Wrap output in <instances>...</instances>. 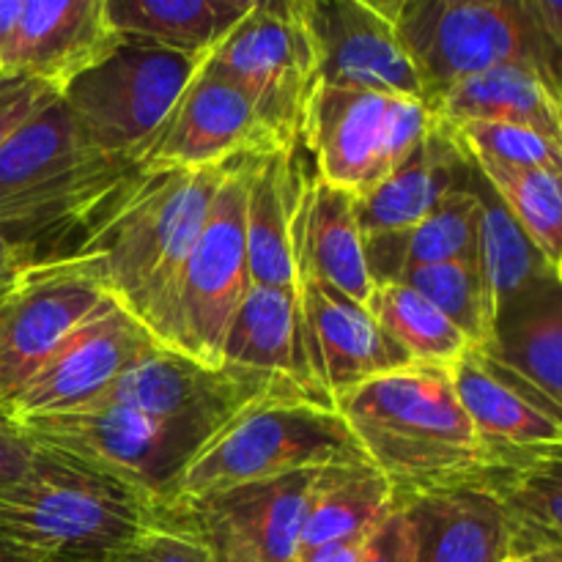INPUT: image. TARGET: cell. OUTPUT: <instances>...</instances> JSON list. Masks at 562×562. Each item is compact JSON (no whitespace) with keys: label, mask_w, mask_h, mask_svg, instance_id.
<instances>
[{"label":"cell","mask_w":562,"mask_h":562,"mask_svg":"<svg viewBox=\"0 0 562 562\" xmlns=\"http://www.w3.org/2000/svg\"><path fill=\"white\" fill-rule=\"evenodd\" d=\"M335 409L395 503L459 486L497 492L521 461L483 442L445 366L409 362L379 373L335 398Z\"/></svg>","instance_id":"6da1fadb"},{"label":"cell","mask_w":562,"mask_h":562,"mask_svg":"<svg viewBox=\"0 0 562 562\" xmlns=\"http://www.w3.org/2000/svg\"><path fill=\"white\" fill-rule=\"evenodd\" d=\"M225 168L135 173L99 209L91 236L66 256L91 261L104 294L170 349L181 278Z\"/></svg>","instance_id":"7a4b0ae2"},{"label":"cell","mask_w":562,"mask_h":562,"mask_svg":"<svg viewBox=\"0 0 562 562\" xmlns=\"http://www.w3.org/2000/svg\"><path fill=\"white\" fill-rule=\"evenodd\" d=\"M162 514L126 483L42 448L31 475L0 488V541L47 562L115 560Z\"/></svg>","instance_id":"3957f363"},{"label":"cell","mask_w":562,"mask_h":562,"mask_svg":"<svg viewBox=\"0 0 562 562\" xmlns=\"http://www.w3.org/2000/svg\"><path fill=\"white\" fill-rule=\"evenodd\" d=\"M135 170L99 151L58 99L0 148V231L36 261L38 234L93 217Z\"/></svg>","instance_id":"277c9868"},{"label":"cell","mask_w":562,"mask_h":562,"mask_svg":"<svg viewBox=\"0 0 562 562\" xmlns=\"http://www.w3.org/2000/svg\"><path fill=\"white\" fill-rule=\"evenodd\" d=\"M368 464L335 406L294 401L245 412L203 442L165 497V510L291 472Z\"/></svg>","instance_id":"5b68a950"},{"label":"cell","mask_w":562,"mask_h":562,"mask_svg":"<svg viewBox=\"0 0 562 562\" xmlns=\"http://www.w3.org/2000/svg\"><path fill=\"white\" fill-rule=\"evenodd\" d=\"M387 11L420 71L426 102L499 66L538 71L560 93L562 58L527 0H387Z\"/></svg>","instance_id":"8992f818"},{"label":"cell","mask_w":562,"mask_h":562,"mask_svg":"<svg viewBox=\"0 0 562 562\" xmlns=\"http://www.w3.org/2000/svg\"><path fill=\"white\" fill-rule=\"evenodd\" d=\"M206 60L119 42L60 91V102L99 151L137 165Z\"/></svg>","instance_id":"52a82bcc"},{"label":"cell","mask_w":562,"mask_h":562,"mask_svg":"<svg viewBox=\"0 0 562 562\" xmlns=\"http://www.w3.org/2000/svg\"><path fill=\"white\" fill-rule=\"evenodd\" d=\"M294 401L335 406L311 384L283 373L252 371L228 362L203 366L179 351L157 349L86 406H124L154 420L195 426L212 439L228 423L256 406L294 404Z\"/></svg>","instance_id":"ba28073f"},{"label":"cell","mask_w":562,"mask_h":562,"mask_svg":"<svg viewBox=\"0 0 562 562\" xmlns=\"http://www.w3.org/2000/svg\"><path fill=\"white\" fill-rule=\"evenodd\" d=\"M431 126V108L420 99L318 82L305 108L300 143L318 179L362 198L420 146Z\"/></svg>","instance_id":"9c48e42d"},{"label":"cell","mask_w":562,"mask_h":562,"mask_svg":"<svg viewBox=\"0 0 562 562\" xmlns=\"http://www.w3.org/2000/svg\"><path fill=\"white\" fill-rule=\"evenodd\" d=\"M206 66L247 93L278 151H296L318 86V60L302 0H256Z\"/></svg>","instance_id":"30bf717a"},{"label":"cell","mask_w":562,"mask_h":562,"mask_svg":"<svg viewBox=\"0 0 562 562\" xmlns=\"http://www.w3.org/2000/svg\"><path fill=\"white\" fill-rule=\"evenodd\" d=\"M33 445L115 477L165 508L170 486L206 434L124 406H82L60 415L11 423Z\"/></svg>","instance_id":"8fae6325"},{"label":"cell","mask_w":562,"mask_h":562,"mask_svg":"<svg viewBox=\"0 0 562 562\" xmlns=\"http://www.w3.org/2000/svg\"><path fill=\"white\" fill-rule=\"evenodd\" d=\"M250 159L225 170L181 278L170 351L203 366H223L225 335L250 289L245 236Z\"/></svg>","instance_id":"7c38bea8"},{"label":"cell","mask_w":562,"mask_h":562,"mask_svg":"<svg viewBox=\"0 0 562 562\" xmlns=\"http://www.w3.org/2000/svg\"><path fill=\"white\" fill-rule=\"evenodd\" d=\"M104 302L110 296L88 258L27 263L14 294L0 305V409Z\"/></svg>","instance_id":"4fadbf2b"},{"label":"cell","mask_w":562,"mask_h":562,"mask_svg":"<svg viewBox=\"0 0 562 562\" xmlns=\"http://www.w3.org/2000/svg\"><path fill=\"white\" fill-rule=\"evenodd\" d=\"M157 349L165 346L132 313L104 302L16 390L0 417L20 423L80 409Z\"/></svg>","instance_id":"5bb4252c"},{"label":"cell","mask_w":562,"mask_h":562,"mask_svg":"<svg viewBox=\"0 0 562 562\" xmlns=\"http://www.w3.org/2000/svg\"><path fill=\"white\" fill-rule=\"evenodd\" d=\"M322 472L305 470L245 483L190 499L165 514L201 532L223 560L294 562Z\"/></svg>","instance_id":"9a60e30c"},{"label":"cell","mask_w":562,"mask_h":562,"mask_svg":"<svg viewBox=\"0 0 562 562\" xmlns=\"http://www.w3.org/2000/svg\"><path fill=\"white\" fill-rule=\"evenodd\" d=\"M318 60V82L420 99V80L387 11V0H302Z\"/></svg>","instance_id":"2e32d148"},{"label":"cell","mask_w":562,"mask_h":562,"mask_svg":"<svg viewBox=\"0 0 562 562\" xmlns=\"http://www.w3.org/2000/svg\"><path fill=\"white\" fill-rule=\"evenodd\" d=\"M272 151L278 148L247 93L203 64L135 168L140 173L214 170Z\"/></svg>","instance_id":"e0dca14e"},{"label":"cell","mask_w":562,"mask_h":562,"mask_svg":"<svg viewBox=\"0 0 562 562\" xmlns=\"http://www.w3.org/2000/svg\"><path fill=\"white\" fill-rule=\"evenodd\" d=\"M296 294L307 373L333 404L357 384L409 366L362 302L313 278L296 280Z\"/></svg>","instance_id":"ac0fdd59"},{"label":"cell","mask_w":562,"mask_h":562,"mask_svg":"<svg viewBox=\"0 0 562 562\" xmlns=\"http://www.w3.org/2000/svg\"><path fill=\"white\" fill-rule=\"evenodd\" d=\"M104 0H25L0 75H27L64 91L119 44Z\"/></svg>","instance_id":"d6986e66"},{"label":"cell","mask_w":562,"mask_h":562,"mask_svg":"<svg viewBox=\"0 0 562 562\" xmlns=\"http://www.w3.org/2000/svg\"><path fill=\"white\" fill-rule=\"evenodd\" d=\"M450 373L461 406L488 448L510 459L562 448V412L525 379L475 349Z\"/></svg>","instance_id":"ffe728a7"},{"label":"cell","mask_w":562,"mask_h":562,"mask_svg":"<svg viewBox=\"0 0 562 562\" xmlns=\"http://www.w3.org/2000/svg\"><path fill=\"white\" fill-rule=\"evenodd\" d=\"M395 505L412 525L415 562L514 560V516L494 488H439Z\"/></svg>","instance_id":"44dd1931"},{"label":"cell","mask_w":562,"mask_h":562,"mask_svg":"<svg viewBox=\"0 0 562 562\" xmlns=\"http://www.w3.org/2000/svg\"><path fill=\"white\" fill-rule=\"evenodd\" d=\"M296 280L313 278L366 305L373 291L357 198L316 173H300L291 225Z\"/></svg>","instance_id":"7402d4cb"},{"label":"cell","mask_w":562,"mask_h":562,"mask_svg":"<svg viewBox=\"0 0 562 562\" xmlns=\"http://www.w3.org/2000/svg\"><path fill=\"white\" fill-rule=\"evenodd\" d=\"M472 162L448 124L437 121L420 146L368 195L357 198L362 236L393 234L426 220L445 198L464 187Z\"/></svg>","instance_id":"603a6c76"},{"label":"cell","mask_w":562,"mask_h":562,"mask_svg":"<svg viewBox=\"0 0 562 562\" xmlns=\"http://www.w3.org/2000/svg\"><path fill=\"white\" fill-rule=\"evenodd\" d=\"M437 121L461 124H514L562 143V102L547 77L525 66H499L464 77L428 99Z\"/></svg>","instance_id":"cb8c5ba5"},{"label":"cell","mask_w":562,"mask_h":562,"mask_svg":"<svg viewBox=\"0 0 562 562\" xmlns=\"http://www.w3.org/2000/svg\"><path fill=\"white\" fill-rule=\"evenodd\" d=\"M481 234V198L475 187V168L470 181L450 192L442 206L412 228L368 236L366 261L373 285L395 283L417 267L448 261H477Z\"/></svg>","instance_id":"d4e9b609"},{"label":"cell","mask_w":562,"mask_h":562,"mask_svg":"<svg viewBox=\"0 0 562 562\" xmlns=\"http://www.w3.org/2000/svg\"><path fill=\"white\" fill-rule=\"evenodd\" d=\"M294 154L272 151L250 159L245 236L252 285L296 291L291 225L302 170L296 168Z\"/></svg>","instance_id":"484cf974"},{"label":"cell","mask_w":562,"mask_h":562,"mask_svg":"<svg viewBox=\"0 0 562 562\" xmlns=\"http://www.w3.org/2000/svg\"><path fill=\"white\" fill-rule=\"evenodd\" d=\"M475 351L525 379L562 412V285L558 274L499 313L488 344Z\"/></svg>","instance_id":"4316f807"},{"label":"cell","mask_w":562,"mask_h":562,"mask_svg":"<svg viewBox=\"0 0 562 562\" xmlns=\"http://www.w3.org/2000/svg\"><path fill=\"white\" fill-rule=\"evenodd\" d=\"M121 42L209 58L256 0H104Z\"/></svg>","instance_id":"83f0119b"},{"label":"cell","mask_w":562,"mask_h":562,"mask_svg":"<svg viewBox=\"0 0 562 562\" xmlns=\"http://www.w3.org/2000/svg\"><path fill=\"white\" fill-rule=\"evenodd\" d=\"M223 362L252 371L283 373L318 390L302 355L300 294L250 283L225 335Z\"/></svg>","instance_id":"f1b7e54d"},{"label":"cell","mask_w":562,"mask_h":562,"mask_svg":"<svg viewBox=\"0 0 562 562\" xmlns=\"http://www.w3.org/2000/svg\"><path fill=\"white\" fill-rule=\"evenodd\" d=\"M475 168V165H472ZM477 198H481V234H477V267L494 307V322L503 311L525 300L554 278V267L510 217L492 187L475 170Z\"/></svg>","instance_id":"f546056e"},{"label":"cell","mask_w":562,"mask_h":562,"mask_svg":"<svg viewBox=\"0 0 562 562\" xmlns=\"http://www.w3.org/2000/svg\"><path fill=\"white\" fill-rule=\"evenodd\" d=\"M393 508V488L371 464L329 467L322 472L313 492L311 510L302 527L300 552L368 536L387 519Z\"/></svg>","instance_id":"4dcf8cb0"},{"label":"cell","mask_w":562,"mask_h":562,"mask_svg":"<svg viewBox=\"0 0 562 562\" xmlns=\"http://www.w3.org/2000/svg\"><path fill=\"white\" fill-rule=\"evenodd\" d=\"M366 307L409 362L453 368L472 351L470 338L409 285L376 283Z\"/></svg>","instance_id":"1f68e13d"},{"label":"cell","mask_w":562,"mask_h":562,"mask_svg":"<svg viewBox=\"0 0 562 562\" xmlns=\"http://www.w3.org/2000/svg\"><path fill=\"white\" fill-rule=\"evenodd\" d=\"M516 527L514 558L532 549L562 552V448L532 453L499 481Z\"/></svg>","instance_id":"d6a6232c"},{"label":"cell","mask_w":562,"mask_h":562,"mask_svg":"<svg viewBox=\"0 0 562 562\" xmlns=\"http://www.w3.org/2000/svg\"><path fill=\"white\" fill-rule=\"evenodd\" d=\"M472 165L554 267L562 256V170Z\"/></svg>","instance_id":"836d02e7"},{"label":"cell","mask_w":562,"mask_h":562,"mask_svg":"<svg viewBox=\"0 0 562 562\" xmlns=\"http://www.w3.org/2000/svg\"><path fill=\"white\" fill-rule=\"evenodd\" d=\"M426 296L470 338L472 349H483L494 333V307L477 261H448L417 267L395 280Z\"/></svg>","instance_id":"e575fe53"},{"label":"cell","mask_w":562,"mask_h":562,"mask_svg":"<svg viewBox=\"0 0 562 562\" xmlns=\"http://www.w3.org/2000/svg\"><path fill=\"white\" fill-rule=\"evenodd\" d=\"M470 162L499 165V168H558L562 170V143L536 130L514 124H475L453 126Z\"/></svg>","instance_id":"d590c367"},{"label":"cell","mask_w":562,"mask_h":562,"mask_svg":"<svg viewBox=\"0 0 562 562\" xmlns=\"http://www.w3.org/2000/svg\"><path fill=\"white\" fill-rule=\"evenodd\" d=\"M115 562H217L206 538L187 521L162 514L148 525Z\"/></svg>","instance_id":"8d00e7d4"},{"label":"cell","mask_w":562,"mask_h":562,"mask_svg":"<svg viewBox=\"0 0 562 562\" xmlns=\"http://www.w3.org/2000/svg\"><path fill=\"white\" fill-rule=\"evenodd\" d=\"M60 93L27 75H0V148L33 119L58 102Z\"/></svg>","instance_id":"74e56055"},{"label":"cell","mask_w":562,"mask_h":562,"mask_svg":"<svg viewBox=\"0 0 562 562\" xmlns=\"http://www.w3.org/2000/svg\"><path fill=\"white\" fill-rule=\"evenodd\" d=\"M360 562H415V536H412L409 519L398 505L371 532Z\"/></svg>","instance_id":"f35d334b"},{"label":"cell","mask_w":562,"mask_h":562,"mask_svg":"<svg viewBox=\"0 0 562 562\" xmlns=\"http://www.w3.org/2000/svg\"><path fill=\"white\" fill-rule=\"evenodd\" d=\"M38 459H42V448L0 417V488L31 475Z\"/></svg>","instance_id":"ab89813d"},{"label":"cell","mask_w":562,"mask_h":562,"mask_svg":"<svg viewBox=\"0 0 562 562\" xmlns=\"http://www.w3.org/2000/svg\"><path fill=\"white\" fill-rule=\"evenodd\" d=\"M368 538H371V532L368 536L346 538V541L324 543V547L316 549H305V552L296 554L294 562H360L368 547Z\"/></svg>","instance_id":"60d3db41"},{"label":"cell","mask_w":562,"mask_h":562,"mask_svg":"<svg viewBox=\"0 0 562 562\" xmlns=\"http://www.w3.org/2000/svg\"><path fill=\"white\" fill-rule=\"evenodd\" d=\"M527 3H530V11L543 36L549 38V44L562 58V0H527Z\"/></svg>","instance_id":"b9f144b4"},{"label":"cell","mask_w":562,"mask_h":562,"mask_svg":"<svg viewBox=\"0 0 562 562\" xmlns=\"http://www.w3.org/2000/svg\"><path fill=\"white\" fill-rule=\"evenodd\" d=\"M22 3H25V0H0V71H3V58L11 47V38H14L16 33Z\"/></svg>","instance_id":"7bdbcfd3"},{"label":"cell","mask_w":562,"mask_h":562,"mask_svg":"<svg viewBox=\"0 0 562 562\" xmlns=\"http://www.w3.org/2000/svg\"><path fill=\"white\" fill-rule=\"evenodd\" d=\"M25 263H33L31 252H27L22 245H16L9 234H3V231H0V272L25 267Z\"/></svg>","instance_id":"ee69618b"},{"label":"cell","mask_w":562,"mask_h":562,"mask_svg":"<svg viewBox=\"0 0 562 562\" xmlns=\"http://www.w3.org/2000/svg\"><path fill=\"white\" fill-rule=\"evenodd\" d=\"M0 562H47V560L38 558V554H33V552H27V549L14 547V543H9V541H0Z\"/></svg>","instance_id":"f6af8a7d"},{"label":"cell","mask_w":562,"mask_h":562,"mask_svg":"<svg viewBox=\"0 0 562 562\" xmlns=\"http://www.w3.org/2000/svg\"><path fill=\"white\" fill-rule=\"evenodd\" d=\"M27 263L25 267H16V269H9V272H0V305H3L5 300H9L11 294H14V289L20 285L22 274H25Z\"/></svg>","instance_id":"bcb514c9"},{"label":"cell","mask_w":562,"mask_h":562,"mask_svg":"<svg viewBox=\"0 0 562 562\" xmlns=\"http://www.w3.org/2000/svg\"><path fill=\"white\" fill-rule=\"evenodd\" d=\"M514 562H560L554 558L552 549H532V552H525L519 554V558H514Z\"/></svg>","instance_id":"7dc6e473"},{"label":"cell","mask_w":562,"mask_h":562,"mask_svg":"<svg viewBox=\"0 0 562 562\" xmlns=\"http://www.w3.org/2000/svg\"><path fill=\"white\" fill-rule=\"evenodd\" d=\"M554 274H558V283L562 285V256H560V261L554 263Z\"/></svg>","instance_id":"c3c4849f"},{"label":"cell","mask_w":562,"mask_h":562,"mask_svg":"<svg viewBox=\"0 0 562 562\" xmlns=\"http://www.w3.org/2000/svg\"><path fill=\"white\" fill-rule=\"evenodd\" d=\"M66 562H115V560H66Z\"/></svg>","instance_id":"681fc988"},{"label":"cell","mask_w":562,"mask_h":562,"mask_svg":"<svg viewBox=\"0 0 562 562\" xmlns=\"http://www.w3.org/2000/svg\"><path fill=\"white\" fill-rule=\"evenodd\" d=\"M552 552H554V558H558V560L562 562V552H558V549H552Z\"/></svg>","instance_id":"f907efd6"},{"label":"cell","mask_w":562,"mask_h":562,"mask_svg":"<svg viewBox=\"0 0 562 562\" xmlns=\"http://www.w3.org/2000/svg\"><path fill=\"white\" fill-rule=\"evenodd\" d=\"M217 562H239V560H223V558H217Z\"/></svg>","instance_id":"816d5d0a"},{"label":"cell","mask_w":562,"mask_h":562,"mask_svg":"<svg viewBox=\"0 0 562 562\" xmlns=\"http://www.w3.org/2000/svg\"><path fill=\"white\" fill-rule=\"evenodd\" d=\"M560 102H562V77H560Z\"/></svg>","instance_id":"f5cc1de1"},{"label":"cell","mask_w":562,"mask_h":562,"mask_svg":"<svg viewBox=\"0 0 562 562\" xmlns=\"http://www.w3.org/2000/svg\"><path fill=\"white\" fill-rule=\"evenodd\" d=\"M510 562H514V560H510Z\"/></svg>","instance_id":"db71d44e"}]
</instances>
